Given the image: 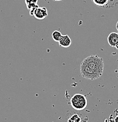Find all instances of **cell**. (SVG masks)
<instances>
[{
  "label": "cell",
  "instance_id": "6da1fadb",
  "mask_svg": "<svg viewBox=\"0 0 118 122\" xmlns=\"http://www.w3.org/2000/svg\"><path fill=\"white\" fill-rule=\"evenodd\" d=\"M103 71V59L97 55L88 56L82 61L80 66L81 76L91 81L100 78Z\"/></svg>",
  "mask_w": 118,
  "mask_h": 122
},
{
  "label": "cell",
  "instance_id": "7a4b0ae2",
  "mask_svg": "<svg viewBox=\"0 0 118 122\" xmlns=\"http://www.w3.org/2000/svg\"><path fill=\"white\" fill-rule=\"evenodd\" d=\"M70 102L72 108L78 111L84 110L87 105V97L81 93L75 94L71 99Z\"/></svg>",
  "mask_w": 118,
  "mask_h": 122
},
{
  "label": "cell",
  "instance_id": "3957f363",
  "mask_svg": "<svg viewBox=\"0 0 118 122\" xmlns=\"http://www.w3.org/2000/svg\"><path fill=\"white\" fill-rule=\"evenodd\" d=\"M48 15V13L46 8L38 7L35 10L33 16L37 20H42L47 17Z\"/></svg>",
  "mask_w": 118,
  "mask_h": 122
},
{
  "label": "cell",
  "instance_id": "277c9868",
  "mask_svg": "<svg viewBox=\"0 0 118 122\" xmlns=\"http://www.w3.org/2000/svg\"><path fill=\"white\" fill-rule=\"evenodd\" d=\"M58 43L60 46L62 48H69L72 44V40L69 35H65L62 36Z\"/></svg>",
  "mask_w": 118,
  "mask_h": 122
},
{
  "label": "cell",
  "instance_id": "5b68a950",
  "mask_svg": "<svg viewBox=\"0 0 118 122\" xmlns=\"http://www.w3.org/2000/svg\"><path fill=\"white\" fill-rule=\"evenodd\" d=\"M108 42L110 46L115 47L118 44V34L111 32L108 36Z\"/></svg>",
  "mask_w": 118,
  "mask_h": 122
},
{
  "label": "cell",
  "instance_id": "8992f818",
  "mask_svg": "<svg viewBox=\"0 0 118 122\" xmlns=\"http://www.w3.org/2000/svg\"><path fill=\"white\" fill-rule=\"evenodd\" d=\"M25 2L29 11L31 9L38 6L37 5L38 0H25Z\"/></svg>",
  "mask_w": 118,
  "mask_h": 122
},
{
  "label": "cell",
  "instance_id": "52a82bcc",
  "mask_svg": "<svg viewBox=\"0 0 118 122\" xmlns=\"http://www.w3.org/2000/svg\"><path fill=\"white\" fill-rule=\"evenodd\" d=\"M62 35H63L61 33V32L58 31V30H55V31L53 32L52 34V37L53 40H54V41L58 42Z\"/></svg>",
  "mask_w": 118,
  "mask_h": 122
},
{
  "label": "cell",
  "instance_id": "ba28073f",
  "mask_svg": "<svg viewBox=\"0 0 118 122\" xmlns=\"http://www.w3.org/2000/svg\"><path fill=\"white\" fill-rule=\"evenodd\" d=\"M92 1L96 5L99 7H103L107 4L109 0H92Z\"/></svg>",
  "mask_w": 118,
  "mask_h": 122
},
{
  "label": "cell",
  "instance_id": "9c48e42d",
  "mask_svg": "<svg viewBox=\"0 0 118 122\" xmlns=\"http://www.w3.org/2000/svg\"><path fill=\"white\" fill-rule=\"evenodd\" d=\"M82 119H81V117L77 114H74L69 118L68 120V122H81Z\"/></svg>",
  "mask_w": 118,
  "mask_h": 122
},
{
  "label": "cell",
  "instance_id": "30bf717a",
  "mask_svg": "<svg viewBox=\"0 0 118 122\" xmlns=\"http://www.w3.org/2000/svg\"><path fill=\"white\" fill-rule=\"evenodd\" d=\"M114 121L116 122H118V115L116 116V117L115 118V119H114Z\"/></svg>",
  "mask_w": 118,
  "mask_h": 122
},
{
  "label": "cell",
  "instance_id": "8fae6325",
  "mask_svg": "<svg viewBox=\"0 0 118 122\" xmlns=\"http://www.w3.org/2000/svg\"><path fill=\"white\" fill-rule=\"evenodd\" d=\"M116 30H118V21L117 22V23H116Z\"/></svg>",
  "mask_w": 118,
  "mask_h": 122
},
{
  "label": "cell",
  "instance_id": "7c38bea8",
  "mask_svg": "<svg viewBox=\"0 0 118 122\" xmlns=\"http://www.w3.org/2000/svg\"><path fill=\"white\" fill-rule=\"evenodd\" d=\"M115 48H116V49H118V44H117V45H116V46H115Z\"/></svg>",
  "mask_w": 118,
  "mask_h": 122
},
{
  "label": "cell",
  "instance_id": "4fadbf2b",
  "mask_svg": "<svg viewBox=\"0 0 118 122\" xmlns=\"http://www.w3.org/2000/svg\"><path fill=\"white\" fill-rule=\"evenodd\" d=\"M54 1H62V0H53Z\"/></svg>",
  "mask_w": 118,
  "mask_h": 122
}]
</instances>
